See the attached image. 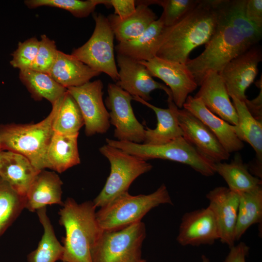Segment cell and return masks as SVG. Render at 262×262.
Wrapping results in <instances>:
<instances>
[{"label":"cell","mask_w":262,"mask_h":262,"mask_svg":"<svg viewBox=\"0 0 262 262\" xmlns=\"http://www.w3.org/2000/svg\"><path fill=\"white\" fill-rule=\"evenodd\" d=\"M246 0H220L217 24L205 49L186 65L200 86L210 71L220 73L232 59L259 44L262 29L246 17Z\"/></svg>","instance_id":"cell-1"},{"label":"cell","mask_w":262,"mask_h":262,"mask_svg":"<svg viewBox=\"0 0 262 262\" xmlns=\"http://www.w3.org/2000/svg\"><path fill=\"white\" fill-rule=\"evenodd\" d=\"M220 0H200L173 25L164 28L156 57L186 64L191 52L206 45L213 35L218 19Z\"/></svg>","instance_id":"cell-2"},{"label":"cell","mask_w":262,"mask_h":262,"mask_svg":"<svg viewBox=\"0 0 262 262\" xmlns=\"http://www.w3.org/2000/svg\"><path fill=\"white\" fill-rule=\"evenodd\" d=\"M96 207L91 201L78 203L68 197L60 209L59 223L66 231L63 238L64 262H92L91 250L102 230L96 216Z\"/></svg>","instance_id":"cell-3"},{"label":"cell","mask_w":262,"mask_h":262,"mask_svg":"<svg viewBox=\"0 0 262 262\" xmlns=\"http://www.w3.org/2000/svg\"><path fill=\"white\" fill-rule=\"evenodd\" d=\"M60 98L52 105L49 115L38 123L0 125L1 150L22 155L38 170L48 168L47 153L54 133L53 122Z\"/></svg>","instance_id":"cell-4"},{"label":"cell","mask_w":262,"mask_h":262,"mask_svg":"<svg viewBox=\"0 0 262 262\" xmlns=\"http://www.w3.org/2000/svg\"><path fill=\"white\" fill-rule=\"evenodd\" d=\"M173 204L165 184L148 195L132 196L126 192L96 212V216L102 230L119 229L141 221L152 209L162 204Z\"/></svg>","instance_id":"cell-5"},{"label":"cell","mask_w":262,"mask_h":262,"mask_svg":"<svg viewBox=\"0 0 262 262\" xmlns=\"http://www.w3.org/2000/svg\"><path fill=\"white\" fill-rule=\"evenodd\" d=\"M106 144L142 160L160 159L186 164L206 177L215 174L214 163L183 136L165 144L151 145L106 139Z\"/></svg>","instance_id":"cell-6"},{"label":"cell","mask_w":262,"mask_h":262,"mask_svg":"<svg viewBox=\"0 0 262 262\" xmlns=\"http://www.w3.org/2000/svg\"><path fill=\"white\" fill-rule=\"evenodd\" d=\"M99 150L109 160L111 169L104 186L93 201L96 208L102 207L128 192L136 178L153 167L147 161L107 144L101 147Z\"/></svg>","instance_id":"cell-7"},{"label":"cell","mask_w":262,"mask_h":262,"mask_svg":"<svg viewBox=\"0 0 262 262\" xmlns=\"http://www.w3.org/2000/svg\"><path fill=\"white\" fill-rule=\"evenodd\" d=\"M146 237L142 221L112 230H102L91 250L92 262H140Z\"/></svg>","instance_id":"cell-8"},{"label":"cell","mask_w":262,"mask_h":262,"mask_svg":"<svg viewBox=\"0 0 262 262\" xmlns=\"http://www.w3.org/2000/svg\"><path fill=\"white\" fill-rule=\"evenodd\" d=\"M93 17L95 27L91 36L83 45L73 49L71 54L93 70L104 73L117 82L114 33L107 17L100 13L94 14Z\"/></svg>","instance_id":"cell-9"},{"label":"cell","mask_w":262,"mask_h":262,"mask_svg":"<svg viewBox=\"0 0 262 262\" xmlns=\"http://www.w3.org/2000/svg\"><path fill=\"white\" fill-rule=\"evenodd\" d=\"M105 105L109 110L110 123L115 127L116 140L143 143L145 128L134 114L131 101L132 97L115 83H109Z\"/></svg>","instance_id":"cell-10"},{"label":"cell","mask_w":262,"mask_h":262,"mask_svg":"<svg viewBox=\"0 0 262 262\" xmlns=\"http://www.w3.org/2000/svg\"><path fill=\"white\" fill-rule=\"evenodd\" d=\"M103 88L100 80L67 88L81 110L88 136L105 133L110 126L109 112L103 100Z\"/></svg>","instance_id":"cell-11"},{"label":"cell","mask_w":262,"mask_h":262,"mask_svg":"<svg viewBox=\"0 0 262 262\" xmlns=\"http://www.w3.org/2000/svg\"><path fill=\"white\" fill-rule=\"evenodd\" d=\"M262 60V49L256 44L230 60L219 73L229 97L245 101L246 90L253 82Z\"/></svg>","instance_id":"cell-12"},{"label":"cell","mask_w":262,"mask_h":262,"mask_svg":"<svg viewBox=\"0 0 262 262\" xmlns=\"http://www.w3.org/2000/svg\"><path fill=\"white\" fill-rule=\"evenodd\" d=\"M144 65L152 77L162 80L170 89L172 100L182 109L189 94L197 87L186 64L155 57L147 61H139Z\"/></svg>","instance_id":"cell-13"},{"label":"cell","mask_w":262,"mask_h":262,"mask_svg":"<svg viewBox=\"0 0 262 262\" xmlns=\"http://www.w3.org/2000/svg\"><path fill=\"white\" fill-rule=\"evenodd\" d=\"M176 114L183 137L200 153L214 163L229 159L230 153L200 120L184 108H178Z\"/></svg>","instance_id":"cell-14"},{"label":"cell","mask_w":262,"mask_h":262,"mask_svg":"<svg viewBox=\"0 0 262 262\" xmlns=\"http://www.w3.org/2000/svg\"><path fill=\"white\" fill-rule=\"evenodd\" d=\"M116 58L119 70L115 84L132 97H138L148 102L152 99L151 92L161 89L166 93L168 98H172L170 89L155 81L140 62L120 54H117Z\"/></svg>","instance_id":"cell-15"},{"label":"cell","mask_w":262,"mask_h":262,"mask_svg":"<svg viewBox=\"0 0 262 262\" xmlns=\"http://www.w3.org/2000/svg\"><path fill=\"white\" fill-rule=\"evenodd\" d=\"M239 196V193L224 186L215 187L206 196L209 202L208 207L215 220L219 240L229 248L235 245L234 232Z\"/></svg>","instance_id":"cell-16"},{"label":"cell","mask_w":262,"mask_h":262,"mask_svg":"<svg viewBox=\"0 0 262 262\" xmlns=\"http://www.w3.org/2000/svg\"><path fill=\"white\" fill-rule=\"evenodd\" d=\"M177 241L182 246L211 245L219 240L213 212L207 207L187 212L182 216Z\"/></svg>","instance_id":"cell-17"},{"label":"cell","mask_w":262,"mask_h":262,"mask_svg":"<svg viewBox=\"0 0 262 262\" xmlns=\"http://www.w3.org/2000/svg\"><path fill=\"white\" fill-rule=\"evenodd\" d=\"M195 97L199 98L213 113L229 123L236 125L238 115L220 75L210 71L203 79Z\"/></svg>","instance_id":"cell-18"},{"label":"cell","mask_w":262,"mask_h":262,"mask_svg":"<svg viewBox=\"0 0 262 262\" xmlns=\"http://www.w3.org/2000/svg\"><path fill=\"white\" fill-rule=\"evenodd\" d=\"M238 115V122L233 125L235 133L242 142L248 143L255 152V157L247 164L253 176L262 178V122L254 118L244 101L231 97Z\"/></svg>","instance_id":"cell-19"},{"label":"cell","mask_w":262,"mask_h":262,"mask_svg":"<svg viewBox=\"0 0 262 262\" xmlns=\"http://www.w3.org/2000/svg\"><path fill=\"white\" fill-rule=\"evenodd\" d=\"M183 108L206 125L229 153L238 151L244 147L243 142L236 135L233 125L211 112L199 98L188 96Z\"/></svg>","instance_id":"cell-20"},{"label":"cell","mask_w":262,"mask_h":262,"mask_svg":"<svg viewBox=\"0 0 262 262\" xmlns=\"http://www.w3.org/2000/svg\"><path fill=\"white\" fill-rule=\"evenodd\" d=\"M132 99L152 110L157 117V123L155 129L145 128V137L143 143L161 145L183 136V132L176 114L178 107L173 101L172 98H168V108L166 109L154 106L138 97H132Z\"/></svg>","instance_id":"cell-21"},{"label":"cell","mask_w":262,"mask_h":262,"mask_svg":"<svg viewBox=\"0 0 262 262\" xmlns=\"http://www.w3.org/2000/svg\"><path fill=\"white\" fill-rule=\"evenodd\" d=\"M62 185L61 179L55 172L41 170L25 196V209L34 212L49 205L62 206Z\"/></svg>","instance_id":"cell-22"},{"label":"cell","mask_w":262,"mask_h":262,"mask_svg":"<svg viewBox=\"0 0 262 262\" xmlns=\"http://www.w3.org/2000/svg\"><path fill=\"white\" fill-rule=\"evenodd\" d=\"M40 171L21 154L7 150L0 152V178L24 196Z\"/></svg>","instance_id":"cell-23"},{"label":"cell","mask_w":262,"mask_h":262,"mask_svg":"<svg viewBox=\"0 0 262 262\" xmlns=\"http://www.w3.org/2000/svg\"><path fill=\"white\" fill-rule=\"evenodd\" d=\"M48 74L66 89L82 85L100 74L71 54L60 50L55 62Z\"/></svg>","instance_id":"cell-24"},{"label":"cell","mask_w":262,"mask_h":262,"mask_svg":"<svg viewBox=\"0 0 262 262\" xmlns=\"http://www.w3.org/2000/svg\"><path fill=\"white\" fill-rule=\"evenodd\" d=\"M135 2V12L128 17L121 19L114 14L107 17L115 37L119 43L138 37L157 19V16L148 5L139 0Z\"/></svg>","instance_id":"cell-25"},{"label":"cell","mask_w":262,"mask_h":262,"mask_svg":"<svg viewBox=\"0 0 262 262\" xmlns=\"http://www.w3.org/2000/svg\"><path fill=\"white\" fill-rule=\"evenodd\" d=\"M165 26L159 18L154 21L140 36L129 41L118 43L117 54L126 56L137 61H147L156 57Z\"/></svg>","instance_id":"cell-26"},{"label":"cell","mask_w":262,"mask_h":262,"mask_svg":"<svg viewBox=\"0 0 262 262\" xmlns=\"http://www.w3.org/2000/svg\"><path fill=\"white\" fill-rule=\"evenodd\" d=\"M78 135L54 132L47 153L48 168L61 173L80 164Z\"/></svg>","instance_id":"cell-27"},{"label":"cell","mask_w":262,"mask_h":262,"mask_svg":"<svg viewBox=\"0 0 262 262\" xmlns=\"http://www.w3.org/2000/svg\"><path fill=\"white\" fill-rule=\"evenodd\" d=\"M214 169L215 173H217L225 180L228 188L234 192H248L262 187V179L250 173L247 164L243 163L239 154H236L229 163H214Z\"/></svg>","instance_id":"cell-28"},{"label":"cell","mask_w":262,"mask_h":262,"mask_svg":"<svg viewBox=\"0 0 262 262\" xmlns=\"http://www.w3.org/2000/svg\"><path fill=\"white\" fill-rule=\"evenodd\" d=\"M19 78L35 100L45 98L52 105L67 91L46 73L32 69L20 70Z\"/></svg>","instance_id":"cell-29"},{"label":"cell","mask_w":262,"mask_h":262,"mask_svg":"<svg viewBox=\"0 0 262 262\" xmlns=\"http://www.w3.org/2000/svg\"><path fill=\"white\" fill-rule=\"evenodd\" d=\"M36 213L44 232L37 248L27 256L28 262H56L62 260L64 249L57 239L53 226L47 213L46 207Z\"/></svg>","instance_id":"cell-30"},{"label":"cell","mask_w":262,"mask_h":262,"mask_svg":"<svg viewBox=\"0 0 262 262\" xmlns=\"http://www.w3.org/2000/svg\"><path fill=\"white\" fill-rule=\"evenodd\" d=\"M239 195L234 232L235 242L239 241L252 225H262V187Z\"/></svg>","instance_id":"cell-31"},{"label":"cell","mask_w":262,"mask_h":262,"mask_svg":"<svg viewBox=\"0 0 262 262\" xmlns=\"http://www.w3.org/2000/svg\"><path fill=\"white\" fill-rule=\"evenodd\" d=\"M84 120L76 101L67 91L59 102L53 122L54 132L67 135L79 134Z\"/></svg>","instance_id":"cell-32"},{"label":"cell","mask_w":262,"mask_h":262,"mask_svg":"<svg viewBox=\"0 0 262 262\" xmlns=\"http://www.w3.org/2000/svg\"><path fill=\"white\" fill-rule=\"evenodd\" d=\"M25 196L0 178V237L25 209Z\"/></svg>","instance_id":"cell-33"},{"label":"cell","mask_w":262,"mask_h":262,"mask_svg":"<svg viewBox=\"0 0 262 262\" xmlns=\"http://www.w3.org/2000/svg\"><path fill=\"white\" fill-rule=\"evenodd\" d=\"M24 3L29 8L41 6L59 8L69 12L78 18L88 16L94 11L98 5L110 7L109 0H26Z\"/></svg>","instance_id":"cell-34"},{"label":"cell","mask_w":262,"mask_h":262,"mask_svg":"<svg viewBox=\"0 0 262 262\" xmlns=\"http://www.w3.org/2000/svg\"><path fill=\"white\" fill-rule=\"evenodd\" d=\"M200 0H154V4L162 7L160 17L165 27H170L191 11Z\"/></svg>","instance_id":"cell-35"},{"label":"cell","mask_w":262,"mask_h":262,"mask_svg":"<svg viewBox=\"0 0 262 262\" xmlns=\"http://www.w3.org/2000/svg\"><path fill=\"white\" fill-rule=\"evenodd\" d=\"M39 44V40L35 37L19 42L17 49L12 54L10 65L20 71L31 69L36 57Z\"/></svg>","instance_id":"cell-36"},{"label":"cell","mask_w":262,"mask_h":262,"mask_svg":"<svg viewBox=\"0 0 262 262\" xmlns=\"http://www.w3.org/2000/svg\"><path fill=\"white\" fill-rule=\"evenodd\" d=\"M58 51L54 40L45 34L42 35L36 57L31 69L48 73L56 60Z\"/></svg>","instance_id":"cell-37"},{"label":"cell","mask_w":262,"mask_h":262,"mask_svg":"<svg viewBox=\"0 0 262 262\" xmlns=\"http://www.w3.org/2000/svg\"><path fill=\"white\" fill-rule=\"evenodd\" d=\"M245 15L249 21L262 29V0H246Z\"/></svg>","instance_id":"cell-38"},{"label":"cell","mask_w":262,"mask_h":262,"mask_svg":"<svg viewBox=\"0 0 262 262\" xmlns=\"http://www.w3.org/2000/svg\"><path fill=\"white\" fill-rule=\"evenodd\" d=\"M110 6L114 9V14L123 19L132 15L136 5L134 0H109Z\"/></svg>","instance_id":"cell-39"},{"label":"cell","mask_w":262,"mask_h":262,"mask_svg":"<svg viewBox=\"0 0 262 262\" xmlns=\"http://www.w3.org/2000/svg\"><path fill=\"white\" fill-rule=\"evenodd\" d=\"M249 251V247L246 243L240 242L229 248V251L223 262H246Z\"/></svg>","instance_id":"cell-40"},{"label":"cell","mask_w":262,"mask_h":262,"mask_svg":"<svg viewBox=\"0 0 262 262\" xmlns=\"http://www.w3.org/2000/svg\"><path fill=\"white\" fill-rule=\"evenodd\" d=\"M245 103L252 116L262 122V88L256 98L252 100L247 99Z\"/></svg>","instance_id":"cell-41"},{"label":"cell","mask_w":262,"mask_h":262,"mask_svg":"<svg viewBox=\"0 0 262 262\" xmlns=\"http://www.w3.org/2000/svg\"><path fill=\"white\" fill-rule=\"evenodd\" d=\"M202 262H210L209 259L205 256L203 255L201 256Z\"/></svg>","instance_id":"cell-42"},{"label":"cell","mask_w":262,"mask_h":262,"mask_svg":"<svg viewBox=\"0 0 262 262\" xmlns=\"http://www.w3.org/2000/svg\"><path fill=\"white\" fill-rule=\"evenodd\" d=\"M140 262H147L145 260L142 259Z\"/></svg>","instance_id":"cell-43"},{"label":"cell","mask_w":262,"mask_h":262,"mask_svg":"<svg viewBox=\"0 0 262 262\" xmlns=\"http://www.w3.org/2000/svg\"><path fill=\"white\" fill-rule=\"evenodd\" d=\"M1 151H2V150H1V147H0V152H1Z\"/></svg>","instance_id":"cell-44"},{"label":"cell","mask_w":262,"mask_h":262,"mask_svg":"<svg viewBox=\"0 0 262 262\" xmlns=\"http://www.w3.org/2000/svg\"></svg>","instance_id":"cell-45"}]
</instances>
